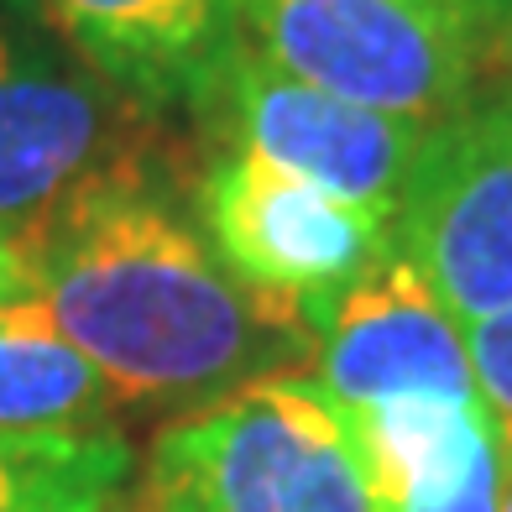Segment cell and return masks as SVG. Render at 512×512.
I'll return each instance as SVG.
<instances>
[{"mask_svg":"<svg viewBox=\"0 0 512 512\" xmlns=\"http://www.w3.org/2000/svg\"><path fill=\"white\" fill-rule=\"evenodd\" d=\"M502 63H507V68H512V37H507V42H502Z\"/></svg>","mask_w":512,"mask_h":512,"instance_id":"e0dca14e","label":"cell"},{"mask_svg":"<svg viewBox=\"0 0 512 512\" xmlns=\"http://www.w3.org/2000/svg\"><path fill=\"white\" fill-rule=\"evenodd\" d=\"M455 6H465L481 27H492L502 42L512 37V0H455Z\"/></svg>","mask_w":512,"mask_h":512,"instance_id":"5bb4252c","label":"cell"},{"mask_svg":"<svg viewBox=\"0 0 512 512\" xmlns=\"http://www.w3.org/2000/svg\"><path fill=\"white\" fill-rule=\"evenodd\" d=\"M314 382L356 418L403 398H481L465 324L392 246L314 335Z\"/></svg>","mask_w":512,"mask_h":512,"instance_id":"ba28073f","label":"cell"},{"mask_svg":"<svg viewBox=\"0 0 512 512\" xmlns=\"http://www.w3.org/2000/svg\"><path fill=\"white\" fill-rule=\"evenodd\" d=\"M74 58L136 110L204 105L230 27L209 0H37Z\"/></svg>","mask_w":512,"mask_h":512,"instance_id":"30bf717a","label":"cell"},{"mask_svg":"<svg viewBox=\"0 0 512 512\" xmlns=\"http://www.w3.org/2000/svg\"><path fill=\"white\" fill-rule=\"evenodd\" d=\"M502 512H512V450H507V476H502Z\"/></svg>","mask_w":512,"mask_h":512,"instance_id":"2e32d148","label":"cell"},{"mask_svg":"<svg viewBox=\"0 0 512 512\" xmlns=\"http://www.w3.org/2000/svg\"><path fill=\"white\" fill-rule=\"evenodd\" d=\"M142 512H377V492L330 392L272 371L152 439Z\"/></svg>","mask_w":512,"mask_h":512,"instance_id":"7a4b0ae2","label":"cell"},{"mask_svg":"<svg viewBox=\"0 0 512 512\" xmlns=\"http://www.w3.org/2000/svg\"><path fill=\"white\" fill-rule=\"evenodd\" d=\"M209 6H215V16L225 21L230 32H236V21H241V11H246V0H209Z\"/></svg>","mask_w":512,"mask_h":512,"instance_id":"9a60e30c","label":"cell"},{"mask_svg":"<svg viewBox=\"0 0 512 512\" xmlns=\"http://www.w3.org/2000/svg\"><path fill=\"white\" fill-rule=\"evenodd\" d=\"M465 345H471V366H476V387L486 408H492L497 429L512 450V309L492 314L465 330Z\"/></svg>","mask_w":512,"mask_h":512,"instance_id":"4fadbf2b","label":"cell"},{"mask_svg":"<svg viewBox=\"0 0 512 512\" xmlns=\"http://www.w3.org/2000/svg\"><path fill=\"white\" fill-rule=\"evenodd\" d=\"M27 293L131 408H209L225 392L314 361L225 272L142 152L89 173L16 246Z\"/></svg>","mask_w":512,"mask_h":512,"instance_id":"6da1fadb","label":"cell"},{"mask_svg":"<svg viewBox=\"0 0 512 512\" xmlns=\"http://www.w3.org/2000/svg\"><path fill=\"white\" fill-rule=\"evenodd\" d=\"M230 131V147L272 162L314 189L351 199L392 225L424 126L361 110L283 74L241 32H230L204 105Z\"/></svg>","mask_w":512,"mask_h":512,"instance_id":"52a82bcc","label":"cell"},{"mask_svg":"<svg viewBox=\"0 0 512 512\" xmlns=\"http://www.w3.org/2000/svg\"><path fill=\"white\" fill-rule=\"evenodd\" d=\"M236 32L283 74L413 126L460 110L502 58L455 0H246Z\"/></svg>","mask_w":512,"mask_h":512,"instance_id":"3957f363","label":"cell"},{"mask_svg":"<svg viewBox=\"0 0 512 512\" xmlns=\"http://www.w3.org/2000/svg\"><path fill=\"white\" fill-rule=\"evenodd\" d=\"M131 100L89 74L37 0H0V246H21L89 173L136 152Z\"/></svg>","mask_w":512,"mask_h":512,"instance_id":"8992f818","label":"cell"},{"mask_svg":"<svg viewBox=\"0 0 512 512\" xmlns=\"http://www.w3.org/2000/svg\"><path fill=\"white\" fill-rule=\"evenodd\" d=\"M392 241L465 330L512 309V79L424 126Z\"/></svg>","mask_w":512,"mask_h":512,"instance_id":"5b68a950","label":"cell"},{"mask_svg":"<svg viewBox=\"0 0 512 512\" xmlns=\"http://www.w3.org/2000/svg\"><path fill=\"white\" fill-rule=\"evenodd\" d=\"M199 225L225 272L288 335H319L335 298L392 251V225L241 147L220 152L199 183Z\"/></svg>","mask_w":512,"mask_h":512,"instance_id":"277c9868","label":"cell"},{"mask_svg":"<svg viewBox=\"0 0 512 512\" xmlns=\"http://www.w3.org/2000/svg\"><path fill=\"white\" fill-rule=\"evenodd\" d=\"M115 398L37 298L0 304V429H105Z\"/></svg>","mask_w":512,"mask_h":512,"instance_id":"8fae6325","label":"cell"},{"mask_svg":"<svg viewBox=\"0 0 512 512\" xmlns=\"http://www.w3.org/2000/svg\"><path fill=\"white\" fill-rule=\"evenodd\" d=\"M345 424L377 512H502L507 439L486 398H403Z\"/></svg>","mask_w":512,"mask_h":512,"instance_id":"9c48e42d","label":"cell"},{"mask_svg":"<svg viewBox=\"0 0 512 512\" xmlns=\"http://www.w3.org/2000/svg\"><path fill=\"white\" fill-rule=\"evenodd\" d=\"M131 481L126 434L105 429H0V512H110Z\"/></svg>","mask_w":512,"mask_h":512,"instance_id":"7c38bea8","label":"cell"}]
</instances>
